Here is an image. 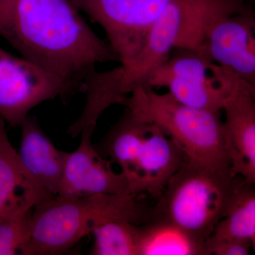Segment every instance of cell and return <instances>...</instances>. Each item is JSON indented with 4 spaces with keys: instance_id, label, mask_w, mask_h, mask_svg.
<instances>
[{
    "instance_id": "obj_4",
    "label": "cell",
    "mask_w": 255,
    "mask_h": 255,
    "mask_svg": "<svg viewBox=\"0 0 255 255\" xmlns=\"http://www.w3.org/2000/svg\"><path fill=\"white\" fill-rule=\"evenodd\" d=\"M241 179L233 174L231 167L186 157L157 199L152 219L173 223L205 243L227 212Z\"/></svg>"
},
{
    "instance_id": "obj_12",
    "label": "cell",
    "mask_w": 255,
    "mask_h": 255,
    "mask_svg": "<svg viewBox=\"0 0 255 255\" xmlns=\"http://www.w3.org/2000/svg\"><path fill=\"white\" fill-rule=\"evenodd\" d=\"M185 157L170 137L149 124L131 172L127 178L129 194L135 196L146 194L158 199Z\"/></svg>"
},
{
    "instance_id": "obj_6",
    "label": "cell",
    "mask_w": 255,
    "mask_h": 255,
    "mask_svg": "<svg viewBox=\"0 0 255 255\" xmlns=\"http://www.w3.org/2000/svg\"><path fill=\"white\" fill-rule=\"evenodd\" d=\"M246 0H215L196 33V49L255 87V16Z\"/></svg>"
},
{
    "instance_id": "obj_19",
    "label": "cell",
    "mask_w": 255,
    "mask_h": 255,
    "mask_svg": "<svg viewBox=\"0 0 255 255\" xmlns=\"http://www.w3.org/2000/svg\"><path fill=\"white\" fill-rule=\"evenodd\" d=\"M255 244L244 240L205 242L206 255H248L255 251Z\"/></svg>"
},
{
    "instance_id": "obj_8",
    "label": "cell",
    "mask_w": 255,
    "mask_h": 255,
    "mask_svg": "<svg viewBox=\"0 0 255 255\" xmlns=\"http://www.w3.org/2000/svg\"><path fill=\"white\" fill-rule=\"evenodd\" d=\"M75 94L61 79L0 47V117L6 124L20 127L37 106L56 98L65 102Z\"/></svg>"
},
{
    "instance_id": "obj_2",
    "label": "cell",
    "mask_w": 255,
    "mask_h": 255,
    "mask_svg": "<svg viewBox=\"0 0 255 255\" xmlns=\"http://www.w3.org/2000/svg\"><path fill=\"white\" fill-rule=\"evenodd\" d=\"M213 0H171L130 63L96 72L87 85L89 105L100 113L123 105L137 87L145 86L174 48H194L198 28Z\"/></svg>"
},
{
    "instance_id": "obj_3",
    "label": "cell",
    "mask_w": 255,
    "mask_h": 255,
    "mask_svg": "<svg viewBox=\"0 0 255 255\" xmlns=\"http://www.w3.org/2000/svg\"><path fill=\"white\" fill-rule=\"evenodd\" d=\"M152 217V209L131 194L55 196L32 211L31 236L23 255L62 254L103 223L122 220L140 226Z\"/></svg>"
},
{
    "instance_id": "obj_1",
    "label": "cell",
    "mask_w": 255,
    "mask_h": 255,
    "mask_svg": "<svg viewBox=\"0 0 255 255\" xmlns=\"http://www.w3.org/2000/svg\"><path fill=\"white\" fill-rule=\"evenodd\" d=\"M0 37L75 93L98 64L119 62L70 0H0Z\"/></svg>"
},
{
    "instance_id": "obj_15",
    "label": "cell",
    "mask_w": 255,
    "mask_h": 255,
    "mask_svg": "<svg viewBox=\"0 0 255 255\" xmlns=\"http://www.w3.org/2000/svg\"><path fill=\"white\" fill-rule=\"evenodd\" d=\"M137 255H206L205 243L164 220L137 226Z\"/></svg>"
},
{
    "instance_id": "obj_10",
    "label": "cell",
    "mask_w": 255,
    "mask_h": 255,
    "mask_svg": "<svg viewBox=\"0 0 255 255\" xmlns=\"http://www.w3.org/2000/svg\"><path fill=\"white\" fill-rule=\"evenodd\" d=\"M94 132L92 129L82 130L78 148L68 152L57 196L84 197L129 194L124 174L116 172L112 162L101 155L92 143Z\"/></svg>"
},
{
    "instance_id": "obj_5",
    "label": "cell",
    "mask_w": 255,
    "mask_h": 255,
    "mask_svg": "<svg viewBox=\"0 0 255 255\" xmlns=\"http://www.w3.org/2000/svg\"><path fill=\"white\" fill-rule=\"evenodd\" d=\"M123 105L139 119L158 127L188 158L231 167L220 113L185 105L169 92L159 94L144 85L135 88Z\"/></svg>"
},
{
    "instance_id": "obj_7",
    "label": "cell",
    "mask_w": 255,
    "mask_h": 255,
    "mask_svg": "<svg viewBox=\"0 0 255 255\" xmlns=\"http://www.w3.org/2000/svg\"><path fill=\"white\" fill-rule=\"evenodd\" d=\"M145 86L165 87L183 104L221 113L238 77L196 48H174Z\"/></svg>"
},
{
    "instance_id": "obj_9",
    "label": "cell",
    "mask_w": 255,
    "mask_h": 255,
    "mask_svg": "<svg viewBox=\"0 0 255 255\" xmlns=\"http://www.w3.org/2000/svg\"><path fill=\"white\" fill-rule=\"evenodd\" d=\"M103 28L120 65L130 63L171 0H70Z\"/></svg>"
},
{
    "instance_id": "obj_17",
    "label": "cell",
    "mask_w": 255,
    "mask_h": 255,
    "mask_svg": "<svg viewBox=\"0 0 255 255\" xmlns=\"http://www.w3.org/2000/svg\"><path fill=\"white\" fill-rule=\"evenodd\" d=\"M139 225L127 221H111L96 228L91 233L92 255H137Z\"/></svg>"
},
{
    "instance_id": "obj_16",
    "label": "cell",
    "mask_w": 255,
    "mask_h": 255,
    "mask_svg": "<svg viewBox=\"0 0 255 255\" xmlns=\"http://www.w3.org/2000/svg\"><path fill=\"white\" fill-rule=\"evenodd\" d=\"M255 184L242 178L227 212L207 240H244L255 244Z\"/></svg>"
},
{
    "instance_id": "obj_13",
    "label": "cell",
    "mask_w": 255,
    "mask_h": 255,
    "mask_svg": "<svg viewBox=\"0 0 255 255\" xmlns=\"http://www.w3.org/2000/svg\"><path fill=\"white\" fill-rule=\"evenodd\" d=\"M53 197L25 168L10 142L6 122L0 117V220L33 211Z\"/></svg>"
},
{
    "instance_id": "obj_18",
    "label": "cell",
    "mask_w": 255,
    "mask_h": 255,
    "mask_svg": "<svg viewBox=\"0 0 255 255\" xmlns=\"http://www.w3.org/2000/svg\"><path fill=\"white\" fill-rule=\"evenodd\" d=\"M32 211L0 220V255H23L31 236Z\"/></svg>"
},
{
    "instance_id": "obj_14",
    "label": "cell",
    "mask_w": 255,
    "mask_h": 255,
    "mask_svg": "<svg viewBox=\"0 0 255 255\" xmlns=\"http://www.w3.org/2000/svg\"><path fill=\"white\" fill-rule=\"evenodd\" d=\"M20 159L35 181L52 196L58 195L68 152L55 147L34 117L28 115L20 127Z\"/></svg>"
},
{
    "instance_id": "obj_20",
    "label": "cell",
    "mask_w": 255,
    "mask_h": 255,
    "mask_svg": "<svg viewBox=\"0 0 255 255\" xmlns=\"http://www.w3.org/2000/svg\"><path fill=\"white\" fill-rule=\"evenodd\" d=\"M246 1H249V2H253V1H254V0H246Z\"/></svg>"
},
{
    "instance_id": "obj_11",
    "label": "cell",
    "mask_w": 255,
    "mask_h": 255,
    "mask_svg": "<svg viewBox=\"0 0 255 255\" xmlns=\"http://www.w3.org/2000/svg\"><path fill=\"white\" fill-rule=\"evenodd\" d=\"M255 87L238 78L223 106L225 147L233 174L255 183Z\"/></svg>"
}]
</instances>
